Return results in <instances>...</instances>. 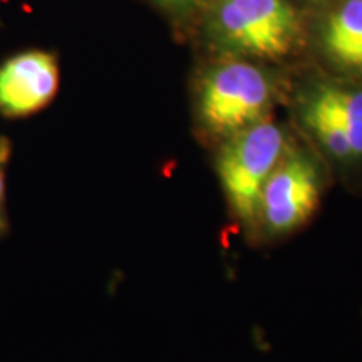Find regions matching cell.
Listing matches in <instances>:
<instances>
[{
	"mask_svg": "<svg viewBox=\"0 0 362 362\" xmlns=\"http://www.w3.org/2000/svg\"><path fill=\"white\" fill-rule=\"evenodd\" d=\"M161 4H166V6H178V4L188 2V0H160Z\"/></svg>",
	"mask_w": 362,
	"mask_h": 362,
	"instance_id": "10",
	"label": "cell"
},
{
	"mask_svg": "<svg viewBox=\"0 0 362 362\" xmlns=\"http://www.w3.org/2000/svg\"><path fill=\"white\" fill-rule=\"evenodd\" d=\"M314 96L327 107L351 149V161H362V89L320 84Z\"/></svg>",
	"mask_w": 362,
	"mask_h": 362,
	"instance_id": "7",
	"label": "cell"
},
{
	"mask_svg": "<svg viewBox=\"0 0 362 362\" xmlns=\"http://www.w3.org/2000/svg\"><path fill=\"white\" fill-rule=\"evenodd\" d=\"M270 98L264 72L247 62H226L203 81L200 115L208 129L232 136L264 119Z\"/></svg>",
	"mask_w": 362,
	"mask_h": 362,
	"instance_id": "3",
	"label": "cell"
},
{
	"mask_svg": "<svg viewBox=\"0 0 362 362\" xmlns=\"http://www.w3.org/2000/svg\"><path fill=\"white\" fill-rule=\"evenodd\" d=\"M216 30L226 47L255 57H284L300 33L298 16L285 0H225Z\"/></svg>",
	"mask_w": 362,
	"mask_h": 362,
	"instance_id": "2",
	"label": "cell"
},
{
	"mask_svg": "<svg viewBox=\"0 0 362 362\" xmlns=\"http://www.w3.org/2000/svg\"><path fill=\"white\" fill-rule=\"evenodd\" d=\"M325 54L341 69L362 74V0H347L322 30Z\"/></svg>",
	"mask_w": 362,
	"mask_h": 362,
	"instance_id": "6",
	"label": "cell"
},
{
	"mask_svg": "<svg viewBox=\"0 0 362 362\" xmlns=\"http://www.w3.org/2000/svg\"><path fill=\"white\" fill-rule=\"evenodd\" d=\"M320 203V175L302 153H285L260 194L259 218L270 232L287 233L314 215Z\"/></svg>",
	"mask_w": 362,
	"mask_h": 362,
	"instance_id": "4",
	"label": "cell"
},
{
	"mask_svg": "<svg viewBox=\"0 0 362 362\" xmlns=\"http://www.w3.org/2000/svg\"><path fill=\"white\" fill-rule=\"evenodd\" d=\"M11 153V141H8L6 136H0V235H4L8 230V220L6 214V180Z\"/></svg>",
	"mask_w": 362,
	"mask_h": 362,
	"instance_id": "9",
	"label": "cell"
},
{
	"mask_svg": "<svg viewBox=\"0 0 362 362\" xmlns=\"http://www.w3.org/2000/svg\"><path fill=\"white\" fill-rule=\"evenodd\" d=\"M304 121L314 133L317 141L322 144V148L330 156L339 161H351V149L346 141V136L342 134L327 107L314 94H310L305 101Z\"/></svg>",
	"mask_w": 362,
	"mask_h": 362,
	"instance_id": "8",
	"label": "cell"
},
{
	"mask_svg": "<svg viewBox=\"0 0 362 362\" xmlns=\"http://www.w3.org/2000/svg\"><path fill=\"white\" fill-rule=\"evenodd\" d=\"M59 89L54 54L25 51L0 64V115L25 117L49 106Z\"/></svg>",
	"mask_w": 362,
	"mask_h": 362,
	"instance_id": "5",
	"label": "cell"
},
{
	"mask_svg": "<svg viewBox=\"0 0 362 362\" xmlns=\"http://www.w3.org/2000/svg\"><path fill=\"white\" fill-rule=\"evenodd\" d=\"M285 136L269 121L232 134L218 156V176L226 202L245 223L259 218L260 194L285 155Z\"/></svg>",
	"mask_w": 362,
	"mask_h": 362,
	"instance_id": "1",
	"label": "cell"
}]
</instances>
